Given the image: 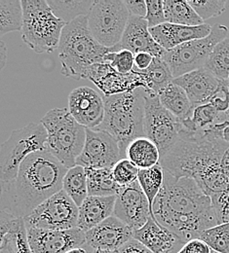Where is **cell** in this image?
I'll list each match as a JSON object with an SVG mask.
<instances>
[{
  "label": "cell",
  "instance_id": "obj_1",
  "mask_svg": "<svg viewBox=\"0 0 229 253\" xmlns=\"http://www.w3.org/2000/svg\"><path fill=\"white\" fill-rule=\"evenodd\" d=\"M152 217L183 244L219 225L212 199L196 180L178 178L167 171L163 187L153 203Z\"/></svg>",
  "mask_w": 229,
  "mask_h": 253
},
{
  "label": "cell",
  "instance_id": "obj_2",
  "mask_svg": "<svg viewBox=\"0 0 229 253\" xmlns=\"http://www.w3.org/2000/svg\"><path fill=\"white\" fill-rule=\"evenodd\" d=\"M66 169L48 150L26 159L16 178L0 187L1 211L26 218L46 200L63 190Z\"/></svg>",
  "mask_w": 229,
  "mask_h": 253
},
{
  "label": "cell",
  "instance_id": "obj_3",
  "mask_svg": "<svg viewBox=\"0 0 229 253\" xmlns=\"http://www.w3.org/2000/svg\"><path fill=\"white\" fill-rule=\"evenodd\" d=\"M228 121L202 130L183 129L173 147L160 158L164 170L175 177H192L199 180L220 168L229 143L225 139Z\"/></svg>",
  "mask_w": 229,
  "mask_h": 253
},
{
  "label": "cell",
  "instance_id": "obj_4",
  "mask_svg": "<svg viewBox=\"0 0 229 253\" xmlns=\"http://www.w3.org/2000/svg\"><path fill=\"white\" fill-rule=\"evenodd\" d=\"M104 117L94 129L111 134L119 143L123 159L130 142L144 136L145 90L138 88L119 95L103 96Z\"/></svg>",
  "mask_w": 229,
  "mask_h": 253
},
{
  "label": "cell",
  "instance_id": "obj_5",
  "mask_svg": "<svg viewBox=\"0 0 229 253\" xmlns=\"http://www.w3.org/2000/svg\"><path fill=\"white\" fill-rule=\"evenodd\" d=\"M58 50L62 74L80 80L92 65L104 63L105 55L114 52V47L99 44L89 30L88 17L82 16L65 27Z\"/></svg>",
  "mask_w": 229,
  "mask_h": 253
},
{
  "label": "cell",
  "instance_id": "obj_6",
  "mask_svg": "<svg viewBox=\"0 0 229 253\" xmlns=\"http://www.w3.org/2000/svg\"><path fill=\"white\" fill-rule=\"evenodd\" d=\"M47 131L46 150L66 169L76 166L83 151L87 128L80 125L68 108H53L40 120Z\"/></svg>",
  "mask_w": 229,
  "mask_h": 253
},
{
  "label": "cell",
  "instance_id": "obj_7",
  "mask_svg": "<svg viewBox=\"0 0 229 253\" xmlns=\"http://www.w3.org/2000/svg\"><path fill=\"white\" fill-rule=\"evenodd\" d=\"M24 24L22 39L35 53L59 49L66 23L58 19L45 0H22Z\"/></svg>",
  "mask_w": 229,
  "mask_h": 253
},
{
  "label": "cell",
  "instance_id": "obj_8",
  "mask_svg": "<svg viewBox=\"0 0 229 253\" xmlns=\"http://www.w3.org/2000/svg\"><path fill=\"white\" fill-rule=\"evenodd\" d=\"M47 131L41 123H30L12 132L0 148V187L11 183L23 162L35 152L46 150Z\"/></svg>",
  "mask_w": 229,
  "mask_h": 253
},
{
  "label": "cell",
  "instance_id": "obj_9",
  "mask_svg": "<svg viewBox=\"0 0 229 253\" xmlns=\"http://www.w3.org/2000/svg\"><path fill=\"white\" fill-rule=\"evenodd\" d=\"M228 34L229 28L227 26L217 24L213 27L209 36L183 43L166 51L162 59L176 79L205 67L216 46L227 39Z\"/></svg>",
  "mask_w": 229,
  "mask_h": 253
},
{
  "label": "cell",
  "instance_id": "obj_10",
  "mask_svg": "<svg viewBox=\"0 0 229 253\" xmlns=\"http://www.w3.org/2000/svg\"><path fill=\"white\" fill-rule=\"evenodd\" d=\"M87 17L95 39L106 48H113L121 42L130 14L123 0H95Z\"/></svg>",
  "mask_w": 229,
  "mask_h": 253
},
{
  "label": "cell",
  "instance_id": "obj_11",
  "mask_svg": "<svg viewBox=\"0 0 229 253\" xmlns=\"http://www.w3.org/2000/svg\"><path fill=\"white\" fill-rule=\"evenodd\" d=\"M183 129V121L164 107L158 95L145 91L144 136L157 145L161 157L173 147Z\"/></svg>",
  "mask_w": 229,
  "mask_h": 253
},
{
  "label": "cell",
  "instance_id": "obj_12",
  "mask_svg": "<svg viewBox=\"0 0 229 253\" xmlns=\"http://www.w3.org/2000/svg\"><path fill=\"white\" fill-rule=\"evenodd\" d=\"M79 208L64 190L58 192L25 218L27 227L65 231L77 228Z\"/></svg>",
  "mask_w": 229,
  "mask_h": 253
},
{
  "label": "cell",
  "instance_id": "obj_13",
  "mask_svg": "<svg viewBox=\"0 0 229 253\" xmlns=\"http://www.w3.org/2000/svg\"><path fill=\"white\" fill-rule=\"evenodd\" d=\"M123 159L118 141L108 132L87 128L86 141L76 165L85 169H113Z\"/></svg>",
  "mask_w": 229,
  "mask_h": 253
},
{
  "label": "cell",
  "instance_id": "obj_14",
  "mask_svg": "<svg viewBox=\"0 0 229 253\" xmlns=\"http://www.w3.org/2000/svg\"><path fill=\"white\" fill-rule=\"evenodd\" d=\"M83 79L92 81L103 94V96L119 95L138 88L147 89L144 76L136 70L129 74H121L108 63L92 65L84 74Z\"/></svg>",
  "mask_w": 229,
  "mask_h": 253
},
{
  "label": "cell",
  "instance_id": "obj_15",
  "mask_svg": "<svg viewBox=\"0 0 229 253\" xmlns=\"http://www.w3.org/2000/svg\"><path fill=\"white\" fill-rule=\"evenodd\" d=\"M113 216L129 226L134 232L143 227L152 217L148 199L137 180L118 192Z\"/></svg>",
  "mask_w": 229,
  "mask_h": 253
},
{
  "label": "cell",
  "instance_id": "obj_16",
  "mask_svg": "<svg viewBox=\"0 0 229 253\" xmlns=\"http://www.w3.org/2000/svg\"><path fill=\"white\" fill-rule=\"evenodd\" d=\"M28 240L33 253H66L84 248L86 233L79 228L56 231L27 227Z\"/></svg>",
  "mask_w": 229,
  "mask_h": 253
},
{
  "label": "cell",
  "instance_id": "obj_17",
  "mask_svg": "<svg viewBox=\"0 0 229 253\" xmlns=\"http://www.w3.org/2000/svg\"><path fill=\"white\" fill-rule=\"evenodd\" d=\"M68 110L80 125L94 129L103 121V96L92 88L78 87L68 95Z\"/></svg>",
  "mask_w": 229,
  "mask_h": 253
},
{
  "label": "cell",
  "instance_id": "obj_18",
  "mask_svg": "<svg viewBox=\"0 0 229 253\" xmlns=\"http://www.w3.org/2000/svg\"><path fill=\"white\" fill-rule=\"evenodd\" d=\"M134 239V230L115 216H111L86 232V250L118 252Z\"/></svg>",
  "mask_w": 229,
  "mask_h": 253
},
{
  "label": "cell",
  "instance_id": "obj_19",
  "mask_svg": "<svg viewBox=\"0 0 229 253\" xmlns=\"http://www.w3.org/2000/svg\"><path fill=\"white\" fill-rule=\"evenodd\" d=\"M115 52L128 50L134 55L148 53L154 58H163L166 50L152 37L144 18L130 16L121 42L114 47Z\"/></svg>",
  "mask_w": 229,
  "mask_h": 253
},
{
  "label": "cell",
  "instance_id": "obj_20",
  "mask_svg": "<svg viewBox=\"0 0 229 253\" xmlns=\"http://www.w3.org/2000/svg\"><path fill=\"white\" fill-rule=\"evenodd\" d=\"M173 82L184 90L194 108L208 103L221 84V80L206 67L178 77Z\"/></svg>",
  "mask_w": 229,
  "mask_h": 253
},
{
  "label": "cell",
  "instance_id": "obj_21",
  "mask_svg": "<svg viewBox=\"0 0 229 253\" xmlns=\"http://www.w3.org/2000/svg\"><path fill=\"white\" fill-rule=\"evenodd\" d=\"M134 239L153 253H178L185 245L153 217H150L143 227L134 232Z\"/></svg>",
  "mask_w": 229,
  "mask_h": 253
},
{
  "label": "cell",
  "instance_id": "obj_22",
  "mask_svg": "<svg viewBox=\"0 0 229 253\" xmlns=\"http://www.w3.org/2000/svg\"><path fill=\"white\" fill-rule=\"evenodd\" d=\"M212 30L213 27L208 24L188 27L166 23L159 27L149 29V32L154 40L166 51H169L183 43L205 38L210 35Z\"/></svg>",
  "mask_w": 229,
  "mask_h": 253
},
{
  "label": "cell",
  "instance_id": "obj_23",
  "mask_svg": "<svg viewBox=\"0 0 229 253\" xmlns=\"http://www.w3.org/2000/svg\"><path fill=\"white\" fill-rule=\"evenodd\" d=\"M0 228V253H33L29 245L25 218L1 211Z\"/></svg>",
  "mask_w": 229,
  "mask_h": 253
},
{
  "label": "cell",
  "instance_id": "obj_24",
  "mask_svg": "<svg viewBox=\"0 0 229 253\" xmlns=\"http://www.w3.org/2000/svg\"><path fill=\"white\" fill-rule=\"evenodd\" d=\"M116 196H88L79 207L77 228L85 233L113 215Z\"/></svg>",
  "mask_w": 229,
  "mask_h": 253
},
{
  "label": "cell",
  "instance_id": "obj_25",
  "mask_svg": "<svg viewBox=\"0 0 229 253\" xmlns=\"http://www.w3.org/2000/svg\"><path fill=\"white\" fill-rule=\"evenodd\" d=\"M158 96L164 107L183 122L192 117L194 106L184 90L174 82L160 92Z\"/></svg>",
  "mask_w": 229,
  "mask_h": 253
},
{
  "label": "cell",
  "instance_id": "obj_26",
  "mask_svg": "<svg viewBox=\"0 0 229 253\" xmlns=\"http://www.w3.org/2000/svg\"><path fill=\"white\" fill-rule=\"evenodd\" d=\"M126 158L139 169H144L158 165L161 154L152 140L142 136L130 142L126 150Z\"/></svg>",
  "mask_w": 229,
  "mask_h": 253
},
{
  "label": "cell",
  "instance_id": "obj_27",
  "mask_svg": "<svg viewBox=\"0 0 229 253\" xmlns=\"http://www.w3.org/2000/svg\"><path fill=\"white\" fill-rule=\"evenodd\" d=\"M85 170L89 196H116L121 189L114 180L112 169L87 168Z\"/></svg>",
  "mask_w": 229,
  "mask_h": 253
},
{
  "label": "cell",
  "instance_id": "obj_28",
  "mask_svg": "<svg viewBox=\"0 0 229 253\" xmlns=\"http://www.w3.org/2000/svg\"><path fill=\"white\" fill-rule=\"evenodd\" d=\"M166 22L173 25L197 27L204 25V21L198 16L188 1L164 0Z\"/></svg>",
  "mask_w": 229,
  "mask_h": 253
},
{
  "label": "cell",
  "instance_id": "obj_29",
  "mask_svg": "<svg viewBox=\"0 0 229 253\" xmlns=\"http://www.w3.org/2000/svg\"><path fill=\"white\" fill-rule=\"evenodd\" d=\"M95 0H47L54 15L66 25L74 20L88 16Z\"/></svg>",
  "mask_w": 229,
  "mask_h": 253
},
{
  "label": "cell",
  "instance_id": "obj_30",
  "mask_svg": "<svg viewBox=\"0 0 229 253\" xmlns=\"http://www.w3.org/2000/svg\"><path fill=\"white\" fill-rule=\"evenodd\" d=\"M63 190L78 208L83 204L89 196L86 170L83 167L76 165L67 169L63 182Z\"/></svg>",
  "mask_w": 229,
  "mask_h": 253
},
{
  "label": "cell",
  "instance_id": "obj_31",
  "mask_svg": "<svg viewBox=\"0 0 229 253\" xmlns=\"http://www.w3.org/2000/svg\"><path fill=\"white\" fill-rule=\"evenodd\" d=\"M138 72L144 76L146 81L147 89L145 91L155 95H159L175 79L170 67L162 58H154L151 65L146 70Z\"/></svg>",
  "mask_w": 229,
  "mask_h": 253
},
{
  "label": "cell",
  "instance_id": "obj_32",
  "mask_svg": "<svg viewBox=\"0 0 229 253\" xmlns=\"http://www.w3.org/2000/svg\"><path fill=\"white\" fill-rule=\"evenodd\" d=\"M23 24L22 0H0V36L22 31Z\"/></svg>",
  "mask_w": 229,
  "mask_h": 253
},
{
  "label": "cell",
  "instance_id": "obj_33",
  "mask_svg": "<svg viewBox=\"0 0 229 253\" xmlns=\"http://www.w3.org/2000/svg\"><path fill=\"white\" fill-rule=\"evenodd\" d=\"M223 122H226L225 113H220L212 104L205 103L195 107L192 117L183 124L185 129L197 131Z\"/></svg>",
  "mask_w": 229,
  "mask_h": 253
},
{
  "label": "cell",
  "instance_id": "obj_34",
  "mask_svg": "<svg viewBox=\"0 0 229 253\" xmlns=\"http://www.w3.org/2000/svg\"><path fill=\"white\" fill-rule=\"evenodd\" d=\"M164 173L165 171L160 164L150 169H139L138 171L137 181L139 183L140 188L142 189L143 193L148 199L149 206L151 209V213H152L153 203L163 187Z\"/></svg>",
  "mask_w": 229,
  "mask_h": 253
},
{
  "label": "cell",
  "instance_id": "obj_35",
  "mask_svg": "<svg viewBox=\"0 0 229 253\" xmlns=\"http://www.w3.org/2000/svg\"><path fill=\"white\" fill-rule=\"evenodd\" d=\"M205 67L217 78L226 81L229 78V38L216 46Z\"/></svg>",
  "mask_w": 229,
  "mask_h": 253
},
{
  "label": "cell",
  "instance_id": "obj_36",
  "mask_svg": "<svg viewBox=\"0 0 229 253\" xmlns=\"http://www.w3.org/2000/svg\"><path fill=\"white\" fill-rule=\"evenodd\" d=\"M199 239L215 253H229V222L205 230Z\"/></svg>",
  "mask_w": 229,
  "mask_h": 253
},
{
  "label": "cell",
  "instance_id": "obj_37",
  "mask_svg": "<svg viewBox=\"0 0 229 253\" xmlns=\"http://www.w3.org/2000/svg\"><path fill=\"white\" fill-rule=\"evenodd\" d=\"M188 3L205 22L221 16L226 11L228 2L226 0H188Z\"/></svg>",
  "mask_w": 229,
  "mask_h": 253
},
{
  "label": "cell",
  "instance_id": "obj_38",
  "mask_svg": "<svg viewBox=\"0 0 229 253\" xmlns=\"http://www.w3.org/2000/svg\"><path fill=\"white\" fill-rule=\"evenodd\" d=\"M138 171L139 169L127 158L121 159L112 169L114 180L121 188L137 181Z\"/></svg>",
  "mask_w": 229,
  "mask_h": 253
},
{
  "label": "cell",
  "instance_id": "obj_39",
  "mask_svg": "<svg viewBox=\"0 0 229 253\" xmlns=\"http://www.w3.org/2000/svg\"><path fill=\"white\" fill-rule=\"evenodd\" d=\"M103 61L121 74L131 73L135 67V55L128 50L110 52L105 55Z\"/></svg>",
  "mask_w": 229,
  "mask_h": 253
},
{
  "label": "cell",
  "instance_id": "obj_40",
  "mask_svg": "<svg viewBox=\"0 0 229 253\" xmlns=\"http://www.w3.org/2000/svg\"><path fill=\"white\" fill-rule=\"evenodd\" d=\"M147 13L145 20L148 24L149 29L159 27L166 24L165 10H164V1L162 0H147Z\"/></svg>",
  "mask_w": 229,
  "mask_h": 253
},
{
  "label": "cell",
  "instance_id": "obj_41",
  "mask_svg": "<svg viewBox=\"0 0 229 253\" xmlns=\"http://www.w3.org/2000/svg\"><path fill=\"white\" fill-rule=\"evenodd\" d=\"M208 103L212 104L220 113H226L229 109V88L226 81L221 80V84Z\"/></svg>",
  "mask_w": 229,
  "mask_h": 253
},
{
  "label": "cell",
  "instance_id": "obj_42",
  "mask_svg": "<svg viewBox=\"0 0 229 253\" xmlns=\"http://www.w3.org/2000/svg\"><path fill=\"white\" fill-rule=\"evenodd\" d=\"M211 248L202 240L195 239L186 243L181 251L176 253H212Z\"/></svg>",
  "mask_w": 229,
  "mask_h": 253
},
{
  "label": "cell",
  "instance_id": "obj_43",
  "mask_svg": "<svg viewBox=\"0 0 229 253\" xmlns=\"http://www.w3.org/2000/svg\"><path fill=\"white\" fill-rule=\"evenodd\" d=\"M126 7L130 16L138 17V18H145L147 13V6L146 1L139 0V1H133V0H125Z\"/></svg>",
  "mask_w": 229,
  "mask_h": 253
},
{
  "label": "cell",
  "instance_id": "obj_44",
  "mask_svg": "<svg viewBox=\"0 0 229 253\" xmlns=\"http://www.w3.org/2000/svg\"><path fill=\"white\" fill-rule=\"evenodd\" d=\"M117 253H153L149 251L145 246L136 239H132L127 242Z\"/></svg>",
  "mask_w": 229,
  "mask_h": 253
},
{
  "label": "cell",
  "instance_id": "obj_45",
  "mask_svg": "<svg viewBox=\"0 0 229 253\" xmlns=\"http://www.w3.org/2000/svg\"><path fill=\"white\" fill-rule=\"evenodd\" d=\"M154 57L148 53H138L135 55V67L137 71L146 70L153 62Z\"/></svg>",
  "mask_w": 229,
  "mask_h": 253
},
{
  "label": "cell",
  "instance_id": "obj_46",
  "mask_svg": "<svg viewBox=\"0 0 229 253\" xmlns=\"http://www.w3.org/2000/svg\"><path fill=\"white\" fill-rule=\"evenodd\" d=\"M0 62H1V69L4 67L5 61H6V47L4 42L1 40V47H0Z\"/></svg>",
  "mask_w": 229,
  "mask_h": 253
},
{
  "label": "cell",
  "instance_id": "obj_47",
  "mask_svg": "<svg viewBox=\"0 0 229 253\" xmlns=\"http://www.w3.org/2000/svg\"><path fill=\"white\" fill-rule=\"evenodd\" d=\"M66 253H88V252L85 248H78V249H73Z\"/></svg>",
  "mask_w": 229,
  "mask_h": 253
},
{
  "label": "cell",
  "instance_id": "obj_48",
  "mask_svg": "<svg viewBox=\"0 0 229 253\" xmlns=\"http://www.w3.org/2000/svg\"><path fill=\"white\" fill-rule=\"evenodd\" d=\"M88 253H117V252H107V251H91L87 250Z\"/></svg>",
  "mask_w": 229,
  "mask_h": 253
},
{
  "label": "cell",
  "instance_id": "obj_49",
  "mask_svg": "<svg viewBox=\"0 0 229 253\" xmlns=\"http://www.w3.org/2000/svg\"><path fill=\"white\" fill-rule=\"evenodd\" d=\"M227 83H228V86H229V78L227 80ZM225 117H226V121H228L229 123V109L228 112H226V113H225Z\"/></svg>",
  "mask_w": 229,
  "mask_h": 253
},
{
  "label": "cell",
  "instance_id": "obj_50",
  "mask_svg": "<svg viewBox=\"0 0 229 253\" xmlns=\"http://www.w3.org/2000/svg\"><path fill=\"white\" fill-rule=\"evenodd\" d=\"M215 253V252H213V253Z\"/></svg>",
  "mask_w": 229,
  "mask_h": 253
}]
</instances>
